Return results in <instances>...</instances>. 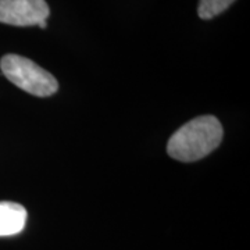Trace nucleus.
Returning a JSON list of instances; mask_svg holds the SVG:
<instances>
[{
  "mask_svg": "<svg viewBox=\"0 0 250 250\" xmlns=\"http://www.w3.org/2000/svg\"><path fill=\"white\" fill-rule=\"evenodd\" d=\"M223 138V125L217 117H196L174 132L167 143V153L174 160L193 163L215 150Z\"/></svg>",
  "mask_w": 250,
  "mask_h": 250,
  "instance_id": "nucleus-1",
  "label": "nucleus"
},
{
  "mask_svg": "<svg viewBox=\"0 0 250 250\" xmlns=\"http://www.w3.org/2000/svg\"><path fill=\"white\" fill-rule=\"evenodd\" d=\"M0 70L11 83L38 98L52 96L59 90V82L53 75L24 56L4 54Z\"/></svg>",
  "mask_w": 250,
  "mask_h": 250,
  "instance_id": "nucleus-2",
  "label": "nucleus"
},
{
  "mask_svg": "<svg viewBox=\"0 0 250 250\" xmlns=\"http://www.w3.org/2000/svg\"><path fill=\"white\" fill-rule=\"evenodd\" d=\"M50 14L46 0H0V22L13 27H34Z\"/></svg>",
  "mask_w": 250,
  "mask_h": 250,
  "instance_id": "nucleus-3",
  "label": "nucleus"
},
{
  "mask_svg": "<svg viewBox=\"0 0 250 250\" xmlns=\"http://www.w3.org/2000/svg\"><path fill=\"white\" fill-rule=\"evenodd\" d=\"M27 208L14 202H0V238L22 232L27 224Z\"/></svg>",
  "mask_w": 250,
  "mask_h": 250,
  "instance_id": "nucleus-4",
  "label": "nucleus"
},
{
  "mask_svg": "<svg viewBox=\"0 0 250 250\" xmlns=\"http://www.w3.org/2000/svg\"><path fill=\"white\" fill-rule=\"evenodd\" d=\"M235 0H199L197 16L202 20H211L224 13Z\"/></svg>",
  "mask_w": 250,
  "mask_h": 250,
  "instance_id": "nucleus-5",
  "label": "nucleus"
}]
</instances>
